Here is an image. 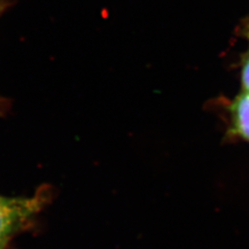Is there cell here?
Instances as JSON below:
<instances>
[{
  "label": "cell",
  "instance_id": "2",
  "mask_svg": "<svg viewBox=\"0 0 249 249\" xmlns=\"http://www.w3.org/2000/svg\"><path fill=\"white\" fill-rule=\"evenodd\" d=\"M232 131L249 142V92L243 91L231 105Z\"/></svg>",
  "mask_w": 249,
  "mask_h": 249
},
{
  "label": "cell",
  "instance_id": "1",
  "mask_svg": "<svg viewBox=\"0 0 249 249\" xmlns=\"http://www.w3.org/2000/svg\"><path fill=\"white\" fill-rule=\"evenodd\" d=\"M49 192L36 191L30 196H0V246H7L13 237L24 231L48 202Z\"/></svg>",
  "mask_w": 249,
  "mask_h": 249
},
{
  "label": "cell",
  "instance_id": "4",
  "mask_svg": "<svg viewBox=\"0 0 249 249\" xmlns=\"http://www.w3.org/2000/svg\"><path fill=\"white\" fill-rule=\"evenodd\" d=\"M7 1L6 0H0V16H1V14L4 12V10L6 9L7 6Z\"/></svg>",
  "mask_w": 249,
  "mask_h": 249
},
{
  "label": "cell",
  "instance_id": "5",
  "mask_svg": "<svg viewBox=\"0 0 249 249\" xmlns=\"http://www.w3.org/2000/svg\"><path fill=\"white\" fill-rule=\"evenodd\" d=\"M6 246H0V249H5Z\"/></svg>",
  "mask_w": 249,
  "mask_h": 249
},
{
  "label": "cell",
  "instance_id": "3",
  "mask_svg": "<svg viewBox=\"0 0 249 249\" xmlns=\"http://www.w3.org/2000/svg\"><path fill=\"white\" fill-rule=\"evenodd\" d=\"M242 83L245 91L249 92V52L244 60L242 69Z\"/></svg>",
  "mask_w": 249,
  "mask_h": 249
}]
</instances>
